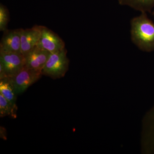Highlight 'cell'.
I'll list each match as a JSON object with an SVG mask.
<instances>
[{"label": "cell", "instance_id": "cell-4", "mask_svg": "<svg viewBox=\"0 0 154 154\" xmlns=\"http://www.w3.org/2000/svg\"><path fill=\"white\" fill-rule=\"evenodd\" d=\"M142 130V152L154 154V105L144 116Z\"/></svg>", "mask_w": 154, "mask_h": 154}, {"label": "cell", "instance_id": "cell-13", "mask_svg": "<svg viewBox=\"0 0 154 154\" xmlns=\"http://www.w3.org/2000/svg\"><path fill=\"white\" fill-rule=\"evenodd\" d=\"M9 21L8 11L7 8L1 4L0 5V30L5 32L7 29V26Z\"/></svg>", "mask_w": 154, "mask_h": 154}, {"label": "cell", "instance_id": "cell-7", "mask_svg": "<svg viewBox=\"0 0 154 154\" xmlns=\"http://www.w3.org/2000/svg\"><path fill=\"white\" fill-rule=\"evenodd\" d=\"M22 29L7 30L0 43V53L21 54V34Z\"/></svg>", "mask_w": 154, "mask_h": 154}, {"label": "cell", "instance_id": "cell-5", "mask_svg": "<svg viewBox=\"0 0 154 154\" xmlns=\"http://www.w3.org/2000/svg\"><path fill=\"white\" fill-rule=\"evenodd\" d=\"M40 36L37 46L51 53L58 52L65 48V43L57 34L48 28L40 26Z\"/></svg>", "mask_w": 154, "mask_h": 154}, {"label": "cell", "instance_id": "cell-2", "mask_svg": "<svg viewBox=\"0 0 154 154\" xmlns=\"http://www.w3.org/2000/svg\"><path fill=\"white\" fill-rule=\"evenodd\" d=\"M65 48L58 52L51 53L42 71V75L54 79L63 78L68 70L69 60Z\"/></svg>", "mask_w": 154, "mask_h": 154}, {"label": "cell", "instance_id": "cell-8", "mask_svg": "<svg viewBox=\"0 0 154 154\" xmlns=\"http://www.w3.org/2000/svg\"><path fill=\"white\" fill-rule=\"evenodd\" d=\"M50 54L49 51L36 45L25 56V67L42 71Z\"/></svg>", "mask_w": 154, "mask_h": 154}, {"label": "cell", "instance_id": "cell-11", "mask_svg": "<svg viewBox=\"0 0 154 154\" xmlns=\"http://www.w3.org/2000/svg\"><path fill=\"white\" fill-rule=\"evenodd\" d=\"M0 94L6 98L17 110V94L8 78L0 80Z\"/></svg>", "mask_w": 154, "mask_h": 154}, {"label": "cell", "instance_id": "cell-12", "mask_svg": "<svg viewBox=\"0 0 154 154\" xmlns=\"http://www.w3.org/2000/svg\"><path fill=\"white\" fill-rule=\"evenodd\" d=\"M17 110L15 109L12 104L0 94V116H11L17 118Z\"/></svg>", "mask_w": 154, "mask_h": 154}, {"label": "cell", "instance_id": "cell-3", "mask_svg": "<svg viewBox=\"0 0 154 154\" xmlns=\"http://www.w3.org/2000/svg\"><path fill=\"white\" fill-rule=\"evenodd\" d=\"M42 75V71L24 67L17 74L9 78L17 95L23 94Z\"/></svg>", "mask_w": 154, "mask_h": 154}, {"label": "cell", "instance_id": "cell-14", "mask_svg": "<svg viewBox=\"0 0 154 154\" xmlns=\"http://www.w3.org/2000/svg\"><path fill=\"white\" fill-rule=\"evenodd\" d=\"M7 135H6V131L5 128L3 127H1V138L6 139L7 138Z\"/></svg>", "mask_w": 154, "mask_h": 154}, {"label": "cell", "instance_id": "cell-6", "mask_svg": "<svg viewBox=\"0 0 154 154\" xmlns=\"http://www.w3.org/2000/svg\"><path fill=\"white\" fill-rule=\"evenodd\" d=\"M0 64L4 68L7 78H11L24 68L25 57L21 54L0 53Z\"/></svg>", "mask_w": 154, "mask_h": 154}, {"label": "cell", "instance_id": "cell-15", "mask_svg": "<svg viewBox=\"0 0 154 154\" xmlns=\"http://www.w3.org/2000/svg\"><path fill=\"white\" fill-rule=\"evenodd\" d=\"M152 15L154 17V11H153V12H152Z\"/></svg>", "mask_w": 154, "mask_h": 154}, {"label": "cell", "instance_id": "cell-9", "mask_svg": "<svg viewBox=\"0 0 154 154\" xmlns=\"http://www.w3.org/2000/svg\"><path fill=\"white\" fill-rule=\"evenodd\" d=\"M40 36V26L36 25L29 29H22L21 34V52L25 56L38 44Z\"/></svg>", "mask_w": 154, "mask_h": 154}, {"label": "cell", "instance_id": "cell-1", "mask_svg": "<svg viewBox=\"0 0 154 154\" xmlns=\"http://www.w3.org/2000/svg\"><path fill=\"white\" fill-rule=\"evenodd\" d=\"M131 36L132 42L141 50L154 51V23L146 13L143 12L131 19Z\"/></svg>", "mask_w": 154, "mask_h": 154}, {"label": "cell", "instance_id": "cell-10", "mask_svg": "<svg viewBox=\"0 0 154 154\" xmlns=\"http://www.w3.org/2000/svg\"><path fill=\"white\" fill-rule=\"evenodd\" d=\"M122 5L128 6L143 12H151L154 7V0H117Z\"/></svg>", "mask_w": 154, "mask_h": 154}]
</instances>
